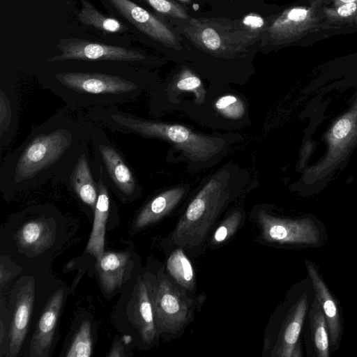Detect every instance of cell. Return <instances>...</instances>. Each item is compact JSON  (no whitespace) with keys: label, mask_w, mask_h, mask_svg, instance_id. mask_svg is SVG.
I'll return each instance as SVG.
<instances>
[{"label":"cell","mask_w":357,"mask_h":357,"mask_svg":"<svg viewBox=\"0 0 357 357\" xmlns=\"http://www.w3.org/2000/svg\"><path fill=\"white\" fill-rule=\"evenodd\" d=\"M128 22L153 40L176 50L181 49L177 37L169 26L130 0H109Z\"/></svg>","instance_id":"obj_14"},{"label":"cell","mask_w":357,"mask_h":357,"mask_svg":"<svg viewBox=\"0 0 357 357\" xmlns=\"http://www.w3.org/2000/svg\"><path fill=\"white\" fill-rule=\"evenodd\" d=\"M132 321L142 340L151 344L159 337L152 303V277L139 280L132 307Z\"/></svg>","instance_id":"obj_15"},{"label":"cell","mask_w":357,"mask_h":357,"mask_svg":"<svg viewBox=\"0 0 357 357\" xmlns=\"http://www.w3.org/2000/svg\"><path fill=\"white\" fill-rule=\"evenodd\" d=\"M340 1L347 3H352V2L355 1L356 0H340Z\"/></svg>","instance_id":"obj_35"},{"label":"cell","mask_w":357,"mask_h":357,"mask_svg":"<svg viewBox=\"0 0 357 357\" xmlns=\"http://www.w3.org/2000/svg\"><path fill=\"white\" fill-rule=\"evenodd\" d=\"M302 336L308 357H330L331 340L328 324L315 296L305 318Z\"/></svg>","instance_id":"obj_16"},{"label":"cell","mask_w":357,"mask_h":357,"mask_svg":"<svg viewBox=\"0 0 357 357\" xmlns=\"http://www.w3.org/2000/svg\"><path fill=\"white\" fill-rule=\"evenodd\" d=\"M252 218L259 229L258 241L262 244L302 249L319 248L328 241L324 224L313 214L283 217L265 206H257L253 209Z\"/></svg>","instance_id":"obj_6"},{"label":"cell","mask_w":357,"mask_h":357,"mask_svg":"<svg viewBox=\"0 0 357 357\" xmlns=\"http://www.w3.org/2000/svg\"><path fill=\"white\" fill-rule=\"evenodd\" d=\"M78 19L84 25L106 33L125 31L128 27L119 20L102 14L89 0H80Z\"/></svg>","instance_id":"obj_26"},{"label":"cell","mask_w":357,"mask_h":357,"mask_svg":"<svg viewBox=\"0 0 357 357\" xmlns=\"http://www.w3.org/2000/svg\"><path fill=\"white\" fill-rule=\"evenodd\" d=\"M307 15V11L303 8H293L285 15L288 19L294 22H302Z\"/></svg>","instance_id":"obj_32"},{"label":"cell","mask_w":357,"mask_h":357,"mask_svg":"<svg viewBox=\"0 0 357 357\" xmlns=\"http://www.w3.org/2000/svg\"><path fill=\"white\" fill-rule=\"evenodd\" d=\"M56 48L60 54L47 59V63L66 61L140 63L146 56L135 50L88 40L70 38L61 39Z\"/></svg>","instance_id":"obj_11"},{"label":"cell","mask_w":357,"mask_h":357,"mask_svg":"<svg viewBox=\"0 0 357 357\" xmlns=\"http://www.w3.org/2000/svg\"><path fill=\"white\" fill-rule=\"evenodd\" d=\"M35 295L34 283L31 280L20 291L11 322L8 356H16L26 336Z\"/></svg>","instance_id":"obj_19"},{"label":"cell","mask_w":357,"mask_h":357,"mask_svg":"<svg viewBox=\"0 0 357 357\" xmlns=\"http://www.w3.org/2000/svg\"><path fill=\"white\" fill-rule=\"evenodd\" d=\"M244 220L245 213L243 208H236L231 211L208 238V247L215 249L230 240L243 225Z\"/></svg>","instance_id":"obj_27"},{"label":"cell","mask_w":357,"mask_h":357,"mask_svg":"<svg viewBox=\"0 0 357 357\" xmlns=\"http://www.w3.org/2000/svg\"><path fill=\"white\" fill-rule=\"evenodd\" d=\"M10 84L0 86V150L10 144L17 131L18 102L17 89Z\"/></svg>","instance_id":"obj_22"},{"label":"cell","mask_w":357,"mask_h":357,"mask_svg":"<svg viewBox=\"0 0 357 357\" xmlns=\"http://www.w3.org/2000/svg\"><path fill=\"white\" fill-rule=\"evenodd\" d=\"M240 22L243 28L258 37L263 33L267 24L261 17L256 14H250L243 17L240 20Z\"/></svg>","instance_id":"obj_31"},{"label":"cell","mask_w":357,"mask_h":357,"mask_svg":"<svg viewBox=\"0 0 357 357\" xmlns=\"http://www.w3.org/2000/svg\"><path fill=\"white\" fill-rule=\"evenodd\" d=\"M183 33L204 52L227 59L246 52L259 38L243 28L240 20L217 18H190Z\"/></svg>","instance_id":"obj_9"},{"label":"cell","mask_w":357,"mask_h":357,"mask_svg":"<svg viewBox=\"0 0 357 357\" xmlns=\"http://www.w3.org/2000/svg\"><path fill=\"white\" fill-rule=\"evenodd\" d=\"M215 109L225 118L238 120L245 114V106L242 99L234 94L220 97L215 103Z\"/></svg>","instance_id":"obj_29"},{"label":"cell","mask_w":357,"mask_h":357,"mask_svg":"<svg viewBox=\"0 0 357 357\" xmlns=\"http://www.w3.org/2000/svg\"><path fill=\"white\" fill-rule=\"evenodd\" d=\"M89 140L52 180V184H65L84 204L95 210L98 199V181L94 158Z\"/></svg>","instance_id":"obj_12"},{"label":"cell","mask_w":357,"mask_h":357,"mask_svg":"<svg viewBox=\"0 0 357 357\" xmlns=\"http://www.w3.org/2000/svg\"><path fill=\"white\" fill-rule=\"evenodd\" d=\"M307 275L314 289V296L319 304L328 324L331 351L335 352L341 344L344 331V317L340 301L333 294L322 275L319 266L310 259H305Z\"/></svg>","instance_id":"obj_13"},{"label":"cell","mask_w":357,"mask_h":357,"mask_svg":"<svg viewBox=\"0 0 357 357\" xmlns=\"http://www.w3.org/2000/svg\"><path fill=\"white\" fill-rule=\"evenodd\" d=\"M84 117L115 133L169 142L195 165H210L220 159L228 148L227 142L222 137L197 133L178 124L142 118L116 106L90 109Z\"/></svg>","instance_id":"obj_3"},{"label":"cell","mask_w":357,"mask_h":357,"mask_svg":"<svg viewBox=\"0 0 357 357\" xmlns=\"http://www.w3.org/2000/svg\"><path fill=\"white\" fill-rule=\"evenodd\" d=\"M123 356L121 345L119 342H116L114 345L110 353L108 354V356Z\"/></svg>","instance_id":"obj_34"},{"label":"cell","mask_w":357,"mask_h":357,"mask_svg":"<svg viewBox=\"0 0 357 357\" xmlns=\"http://www.w3.org/2000/svg\"><path fill=\"white\" fill-rule=\"evenodd\" d=\"M70 112L59 110L33 127L26 138L4 157L0 166L3 194L24 192L52 181L89 140L84 118Z\"/></svg>","instance_id":"obj_1"},{"label":"cell","mask_w":357,"mask_h":357,"mask_svg":"<svg viewBox=\"0 0 357 357\" xmlns=\"http://www.w3.org/2000/svg\"><path fill=\"white\" fill-rule=\"evenodd\" d=\"M241 172L234 165L225 166L204 184L169 234L171 245L191 255L204 248L215 223L245 185Z\"/></svg>","instance_id":"obj_4"},{"label":"cell","mask_w":357,"mask_h":357,"mask_svg":"<svg viewBox=\"0 0 357 357\" xmlns=\"http://www.w3.org/2000/svg\"><path fill=\"white\" fill-rule=\"evenodd\" d=\"M155 10L163 15L175 18L188 20L189 15L186 10L172 0H143Z\"/></svg>","instance_id":"obj_30"},{"label":"cell","mask_w":357,"mask_h":357,"mask_svg":"<svg viewBox=\"0 0 357 357\" xmlns=\"http://www.w3.org/2000/svg\"><path fill=\"white\" fill-rule=\"evenodd\" d=\"M93 157L99 163L109 189L124 199L140 193V186L123 154L106 135L104 129L83 117Z\"/></svg>","instance_id":"obj_10"},{"label":"cell","mask_w":357,"mask_h":357,"mask_svg":"<svg viewBox=\"0 0 357 357\" xmlns=\"http://www.w3.org/2000/svg\"><path fill=\"white\" fill-rule=\"evenodd\" d=\"M356 8L357 6L355 3H347L340 6L337 10V13L340 16L347 17L353 14L356 11Z\"/></svg>","instance_id":"obj_33"},{"label":"cell","mask_w":357,"mask_h":357,"mask_svg":"<svg viewBox=\"0 0 357 357\" xmlns=\"http://www.w3.org/2000/svg\"><path fill=\"white\" fill-rule=\"evenodd\" d=\"M55 225L50 218H40L25 223L17 234V241L24 250L38 254L49 248L55 237Z\"/></svg>","instance_id":"obj_21"},{"label":"cell","mask_w":357,"mask_h":357,"mask_svg":"<svg viewBox=\"0 0 357 357\" xmlns=\"http://www.w3.org/2000/svg\"><path fill=\"white\" fill-rule=\"evenodd\" d=\"M128 259L126 252H108L97 261L99 280L105 291L112 292L121 285Z\"/></svg>","instance_id":"obj_24"},{"label":"cell","mask_w":357,"mask_h":357,"mask_svg":"<svg viewBox=\"0 0 357 357\" xmlns=\"http://www.w3.org/2000/svg\"><path fill=\"white\" fill-rule=\"evenodd\" d=\"M314 298V289L307 275L290 287L265 328L263 357L303 356L302 330Z\"/></svg>","instance_id":"obj_5"},{"label":"cell","mask_w":357,"mask_h":357,"mask_svg":"<svg viewBox=\"0 0 357 357\" xmlns=\"http://www.w3.org/2000/svg\"><path fill=\"white\" fill-rule=\"evenodd\" d=\"M173 91L193 93L197 104H203L206 101V92L200 78L188 68H183L165 89H153L151 92L152 96H159Z\"/></svg>","instance_id":"obj_25"},{"label":"cell","mask_w":357,"mask_h":357,"mask_svg":"<svg viewBox=\"0 0 357 357\" xmlns=\"http://www.w3.org/2000/svg\"><path fill=\"white\" fill-rule=\"evenodd\" d=\"M186 192L184 187L164 190L153 197L140 211L135 227L141 229L155 223L169 213L181 201Z\"/></svg>","instance_id":"obj_20"},{"label":"cell","mask_w":357,"mask_h":357,"mask_svg":"<svg viewBox=\"0 0 357 357\" xmlns=\"http://www.w3.org/2000/svg\"><path fill=\"white\" fill-rule=\"evenodd\" d=\"M178 1H180L185 3H188L191 1V0H178Z\"/></svg>","instance_id":"obj_36"},{"label":"cell","mask_w":357,"mask_h":357,"mask_svg":"<svg viewBox=\"0 0 357 357\" xmlns=\"http://www.w3.org/2000/svg\"><path fill=\"white\" fill-rule=\"evenodd\" d=\"M92 352V339L91 324L84 321L80 325L78 331L66 354L68 357H89Z\"/></svg>","instance_id":"obj_28"},{"label":"cell","mask_w":357,"mask_h":357,"mask_svg":"<svg viewBox=\"0 0 357 357\" xmlns=\"http://www.w3.org/2000/svg\"><path fill=\"white\" fill-rule=\"evenodd\" d=\"M152 277V303L159 336L174 340L183 335L202 307L205 296L192 295L174 282L162 268Z\"/></svg>","instance_id":"obj_7"},{"label":"cell","mask_w":357,"mask_h":357,"mask_svg":"<svg viewBox=\"0 0 357 357\" xmlns=\"http://www.w3.org/2000/svg\"><path fill=\"white\" fill-rule=\"evenodd\" d=\"M324 139L325 155L303 174V185L307 189V194L314 193L324 187L357 146V97L350 108L334 121L325 134Z\"/></svg>","instance_id":"obj_8"},{"label":"cell","mask_w":357,"mask_h":357,"mask_svg":"<svg viewBox=\"0 0 357 357\" xmlns=\"http://www.w3.org/2000/svg\"><path fill=\"white\" fill-rule=\"evenodd\" d=\"M42 86L61 99L70 112L116 106L137 100L155 87L136 73L93 68H60L44 74Z\"/></svg>","instance_id":"obj_2"},{"label":"cell","mask_w":357,"mask_h":357,"mask_svg":"<svg viewBox=\"0 0 357 357\" xmlns=\"http://www.w3.org/2000/svg\"><path fill=\"white\" fill-rule=\"evenodd\" d=\"M94 166L98 181V199L94 210L93 229L86 251L98 261L104 253L105 226L109 213L111 198L101 167L95 158Z\"/></svg>","instance_id":"obj_17"},{"label":"cell","mask_w":357,"mask_h":357,"mask_svg":"<svg viewBox=\"0 0 357 357\" xmlns=\"http://www.w3.org/2000/svg\"><path fill=\"white\" fill-rule=\"evenodd\" d=\"M172 250L166 261V273L179 287L190 294L196 295L197 284L194 267L185 250L171 245Z\"/></svg>","instance_id":"obj_23"},{"label":"cell","mask_w":357,"mask_h":357,"mask_svg":"<svg viewBox=\"0 0 357 357\" xmlns=\"http://www.w3.org/2000/svg\"><path fill=\"white\" fill-rule=\"evenodd\" d=\"M63 301V291L59 289L45 305L30 343V356L45 357L49 355Z\"/></svg>","instance_id":"obj_18"}]
</instances>
